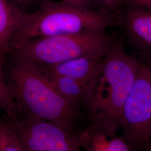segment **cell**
I'll use <instances>...</instances> for the list:
<instances>
[{
    "label": "cell",
    "mask_w": 151,
    "mask_h": 151,
    "mask_svg": "<svg viewBox=\"0 0 151 151\" xmlns=\"http://www.w3.org/2000/svg\"><path fill=\"white\" fill-rule=\"evenodd\" d=\"M45 75L61 96L86 118L91 101L90 86L70 77Z\"/></svg>",
    "instance_id": "30bf717a"
},
{
    "label": "cell",
    "mask_w": 151,
    "mask_h": 151,
    "mask_svg": "<svg viewBox=\"0 0 151 151\" xmlns=\"http://www.w3.org/2000/svg\"><path fill=\"white\" fill-rule=\"evenodd\" d=\"M8 120L24 151H81L77 133L56 124L20 118Z\"/></svg>",
    "instance_id": "8992f818"
},
{
    "label": "cell",
    "mask_w": 151,
    "mask_h": 151,
    "mask_svg": "<svg viewBox=\"0 0 151 151\" xmlns=\"http://www.w3.org/2000/svg\"><path fill=\"white\" fill-rule=\"evenodd\" d=\"M151 142V128H150V129L149 133H148V141H147V142Z\"/></svg>",
    "instance_id": "d6986e66"
},
{
    "label": "cell",
    "mask_w": 151,
    "mask_h": 151,
    "mask_svg": "<svg viewBox=\"0 0 151 151\" xmlns=\"http://www.w3.org/2000/svg\"><path fill=\"white\" fill-rule=\"evenodd\" d=\"M122 3L126 6H138L151 7V0H123Z\"/></svg>",
    "instance_id": "9a60e30c"
},
{
    "label": "cell",
    "mask_w": 151,
    "mask_h": 151,
    "mask_svg": "<svg viewBox=\"0 0 151 151\" xmlns=\"http://www.w3.org/2000/svg\"><path fill=\"white\" fill-rule=\"evenodd\" d=\"M113 24V17L105 11L96 12L62 1L44 0L37 11L25 12L10 43L90 30H106Z\"/></svg>",
    "instance_id": "3957f363"
},
{
    "label": "cell",
    "mask_w": 151,
    "mask_h": 151,
    "mask_svg": "<svg viewBox=\"0 0 151 151\" xmlns=\"http://www.w3.org/2000/svg\"><path fill=\"white\" fill-rule=\"evenodd\" d=\"M77 134L81 151H138L113 126L85 122Z\"/></svg>",
    "instance_id": "52a82bcc"
},
{
    "label": "cell",
    "mask_w": 151,
    "mask_h": 151,
    "mask_svg": "<svg viewBox=\"0 0 151 151\" xmlns=\"http://www.w3.org/2000/svg\"><path fill=\"white\" fill-rule=\"evenodd\" d=\"M2 115H1V110H0V116H1Z\"/></svg>",
    "instance_id": "ffe728a7"
},
{
    "label": "cell",
    "mask_w": 151,
    "mask_h": 151,
    "mask_svg": "<svg viewBox=\"0 0 151 151\" xmlns=\"http://www.w3.org/2000/svg\"><path fill=\"white\" fill-rule=\"evenodd\" d=\"M0 110L8 120L19 118V113L16 103L8 86L4 73L0 71Z\"/></svg>",
    "instance_id": "7c38bea8"
},
{
    "label": "cell",
    "mask_w": 151,
    "mask_h": 151,
    "mask_svg": "<svg viewBox=\"0 0 151 151\" xmlns=\"http://www.w3.org/2000/svg\"><path fill=\"white\" fill-rule=\"evenodd\" d=\"M95 1L98 4L103 6L106 10V12L110 14L112 11H116L119 9L123 0H92Z\"/></svg>",
    "instance_id": "5bb4252c"
},
{
    "label": "cell",
    "mask_w": 151,
    "mask_h": 151,
    "mask_svg": "<svg viewBox=\"0 0 151 151\" xmlns=\"http://www.w3.org/2000/svg\"><path fill=\"white\" fill-rule=\"evenodd\" d=\"M115 40L106 30H90L11 43L7 54L39 65H52L82 56L106 54Z\"/></svg>",
    "instance_id": "277c9868"
},
{
    "label": "cell",
    "mask_w": 151,
    "mask_h": 151,
    "mask_svg": "<svg viewBox=\"0 0 151 151\" xmlns=\"http://www.w3.org/2000/svg\"><path fill=\"white\" fill-rule=\"evenodd\" d=\"M139 63L123 44L115 40L99 66L86 121L115 127L121 132L123 108Z\"/></svg>",
    "instance_id": "7a4b0ae2"
},
{
    "label": "cell",
    "mask_w": 151,
    "mask_h": 151,
    "mask_svg": "<svg viewBox=\"0 0 151 151\" xmlns=\"http://www.w3.org/2000/svg\"><path fill=\"white\" fill-rule=\"evenodd\" d=\"M5 77L19 118L48 122L76 133L85 123V116L61 96L38 65L13 58Z\"/></svg>",
    "instance_id": "6da1fadb"
},
{
    "label": "cell",
    "mask_w": 151,
    "mask_h": 151,
    "mask_svg": "<svg viewBox=\"0 0 151 151\" xmlns=\"http://www.w3.org/2000/svg\"><path fill=\"white\" fill-rule=\"evenodd\" d=\"M25 14L12 0H0V71L2 72L10 42Z\"/></svg>",
    "instance_id": "8fae6325"
},
{
    "label": "cell",
    "mask_w": 151,
    "mask_h": 151,
    "mask_svg": "<svg viewBox=\"0 0 151 151\" xmlns=\"http://www.w3.org/2000/svg\"><path fill=\"white\" fill-rule=\"evenodd\" d=\"M142 151H151V142H148Z\"/></svg>",
    "instance_id": "ac0fdd59"
},
{
    "label": "cell",
    "mask_w": 151,
    "mask_h": 151,
    "mask_svg": "<svg viewBox=\"0 0 151 151\" xmlns=\"http://www.w3.org/2000/svg\"><path fill=\"white\" fill-rule=\"evenodd\" d=\"M151 127V60L140 62L123 108L121 133L137 151H142Z\"/></svg>",
    "instance_id": "5b68a950"
},
{
    "label": "cell",
    "mask_w": 151,
    "mask_h": 151,
    "mask_svg": "<svg viewBox=\"0 0 151 151\" xmlns=\"http://www.w3.org/2000/svg\"><path fill=\"white\" fill-rule=\"evenodd\" d=\"M21 8L27 7L32 4L34 0H12Z\"/></svg>",
    "instance_id": "e0dca14e"
},
{
    "label": "cell",
    "mask_w": 151,
    "mask_h": 151,
    "mask_svg": "<svg viewBox=\"0 0 151 151\" xmlns=\"http://www.w3.org/2000/svg\"><path fill=\"white\" fill-rule=\"evenodd\" d=\"M120 20L130 43L139 50L151 53V7L127 6Z\"/></svg>",
    "instance_id": "ba28073f"
},
{
    "label": "cell",
    "mask_w": 151,
    "mask_h": 151,
    "mask_svg": "<svg viewBox=\"0 0 151 151\" xmlns=\"http://www.w3.org/2000/svg\"><path fill=\"white\" fill-rule=\"evenodd\" d=\"M0 151H24L8 119L0 116Z\"/></svg>",
    "instance_id": "4fadbf2b"
},
{
    "label": "cell",
    "mask_w": 151,
    "mask_h": 151,
    "mask_svg": "<svg viewBox=\"0 0 151 151\" xmlns=\"http://www.w3.org/2000/svg\"><path fill=\"white\" fill-rule=\"evenodd\" d=\"M42 1L44 0H41ZM62 1L74 5L78 6L87 9H90L92 0H62Z\"/></svg>",
    "instance_id": "2e32d148"
},
{
    "label": "cell",
    "mask_w": 151,
    "mask_h": 151,
    "mask_svg": "<svg viewBox=\"0 0 151 151\" xmlns=\"http://www.w3.org/2000/svg\"><path fill=\"white\" fill-rule=\"evenodd\" d=\"M105 55H88L56 65H38L47 75L70 77L88 85L91 90L99 66Z\"/></svg>",
    "instance_id": "9c48e42d"
}]
</instances>
